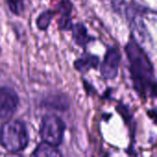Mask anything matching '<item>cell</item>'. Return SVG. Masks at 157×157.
Returning a JSON list of instances; mask_svg holds the SVG:
<instances>
[{
    "mask_svg": "<svg viewBox=\"0 0 157 157\" xmlns=\"http://www.w3.org/2000/svg\"><path fill=\"white\" fill-rule=\"evenodd\" d=\"M130 63L131 78L135 91L142 98H155L156 79L154 65L146 53L133 39L124 48Z\"/></svg>",
    "mask_w": 157,
    "mask_h": 157,
    "instance_id": "cell-1",
    "label": "cell"
},
{
    "mask_svg": "<svg viewBox=\"0 0 157 157\" xmlns=\"http://www.w3.org/2000/svg\"><path fill=\"white\" fill-rule=\"evenodd\" d=\"M29 138L26 124L20 120H8L0 128V144L9 153H18L27 148Z\"/></svg>",
    "mask_w": 157,
    "mask_h": 157,
    "instance_id": "cell-2",
    "label": "cell"
},
{
    "mask_svg": "<svg viewBox=\"0 0 157 157\" xmlns=\"http://www.w3.org/2000/svg\"><path fill=\"white\" fill-rule=\"evenodd\" d=\"M65 123L55 114H46L41 119L40 136L42 142L54 146H59L64 136Z\"/></svg>",
    "mask_w": 157,
    "mask_h": 157,
    "instance_id": "cell-3",
    "label": "cell"
},
{
    "mask_svg": "<svg viewBox=\"0 0 157 157\" xmlns=\"http://www.w3.org/2000/svg\"><path fill=\"white\" fill-rule=\"evenodd\" d=\"M18 103V96L13 88L0 86V121L9 120L17 111Z\"/></svg>",
    "mask_w": 157,
    "mask_h": 157,
    "instance_id": "cell-4",
    "label": "cell"
},
{
    "mask_svg": "<svg viewBox=\"0 0 157 157\" xmlns=\"http://www.w3.org/2000/svg\"><path fill=\"white\" fill-rule=\"evenodd\" d=\"M121 55L116 47H109L100 65V74L106 80L116 78L119 74Z\"/></svg>",
    "mask_w": 157,
    "mask_h": 157,
    "instance_id": "cell-5",
    "label": "cell"
},
{
    "mask_svg": "<svg viewBox=\"0 0 157 157\" xmlns=\"http://www.w3.org/2000/svg\"><path fill=\"white\" fill-rule=\"evenodd\" d=\"M72 3L69 0H63L58 5V12L60 13V17L58 19V26L61 30H69L71 29L72 23Z\"/></svg>",
    "mask_w": 157,
    "mask_h": 157,
    "instance_id": "cell-6",
    "label": "cell"
},
{
    "mask_svg": "<svg viewBox=\"0 0 157 157\" xmlns=\"http://www.w3.org/2000/svg\"><path fill=\"white\" fill-rule=\"evenodd\" d=\"M73 40L76 45L81 48H86L91 41V37L88 35L87 29L83 23H76L71 28Z\"/></svg>",
    "mask_w": 157,
    "mask_h": 157,
    "instance_id": "cell-7",
    "label": "cell"
},
{
    "mask_svg": "<svg viewBox=\"0 0 157 157\" xmlns=\"http://www.w3.org/2000/svg\"><path fill=\"white\" fill-rule=\"evenodd\" d=\"M99 63V58L96 55H86V56H83L79 59H77L74 65H75V68L84 74V73H86L88 72L90 69L92 68H97L98 65Z\"/></svg>",
    "mask_w": 157,
    "mask_h": 157,
    "instance_id": "cell-8",
    "label": "cell"
},
{
    "mask_svg": "<svg viewBox=\"0 0 157 157\" xmlns=\"http://www.w3.org/2000/svg\"><path fill=\"white\" fill-rule=\"evenodd\" d=\"M31 155L37 157H57L62 156V153L58 150L57 146L52 145L45 142H41L35 148Z\"/></svg>",
    "mask_w": 157,
    "mask_h": 157,
    "instance_id": "cell-9",
    "label": "cell"
},
{
    "mask_svg": "<svg viewBox=\"0 0 157 157\" xmlns=\"http://www.w3.org/2000/svg\"><path fill=\"white\" fill-rule=\"evenodd\" d=\"M54 15H55V12L50 9L41 12L36 20L37 28L40 30H46L49 28Z\"/></svg>",
    "mask_w": 157,
    "mask_h": 157,
    "instance_id": "cell-10",
    "label": "cell"
},
{
    "mask_svg": "<svg viewBox=\"0 0 157 157\" xmlns=\"http://www.w3.org/2000/svg\"><path fill=\"white\" fill-rule=\"evenodd\" d=\"M6 3L13 14L17 16L21 15L25 7V0H6Z\"/></svg>",
    "mask_w": 157,
    "mask_h": 157,
    "instance_id": "cell-11",
    "label": "cell"
},
{
    "mask_svg": "<svg viewBox=\"0 0 157 157\" xmlns=\"http://www.w3.org/2000/svg\"><path fill=\"white\" fill-rule=\"evenodd\" d=\"M113 9L119 14L122 13L123 7L125 6V0H109Z\"/></svg>",
    "mask_w": 157,
    "mask_h": 157,
    "instance_id": "cell-12",
    "label": "cell"
}]
</instances>
